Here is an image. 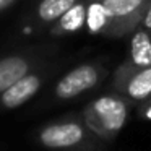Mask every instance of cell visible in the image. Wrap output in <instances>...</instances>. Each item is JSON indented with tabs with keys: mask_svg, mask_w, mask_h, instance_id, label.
<instances>
[{
	"mask_svg": "<svg viewBox=\"0 0 151 151\" xmlns=\"http://www.w3.org/2000/svg\"><path fill=\"white\" fill-rule=\"evenodd\" d=\"M111 91L125 96L133 106L151 98V67L128 72L115 70L111 78Z\"/></svg>",
	"mask_w": 151,
	"mask_h": 151,
	"instance_id": "cell-7",
	"label": "cell"
},
{
	"mask_svg": "<svg viewBox=\"0 0 151 151\" xmlns=\"http://www.w3.org/2000/svg\"><path fill=\"white\" fill-rule=\"evenodd\" d=\"M33 138L47 151H106L109 146L86 127L80 114H67L42 124Z\"/></svg>",
	"mask_w": 151,
	"mask_h": 151,
	"instance_id": "cell-1",
	"label": "cell"
},
{
	"mask_svg": "<svg viewBox=\"0 0 151 151\" xmlns=\"http://www.w3.org/2000/svg\"><path fill=\"white\" fill-rule=\"evenodd\" d=\"M78 0H39L29 17V24L34 29L50 28L67 10Z\"/></svg>",
	"mask_w": 151,
	"mask_h": 151,
	"instance_id": "cell-9",
	"label": "cell"
},
{
	"mask_svg": "<svg viewBox=\"0 0 151 151\" xmlns=\"http://www.w3.org/2000/svg\"><path fill=\"white\" fill-rule=\"evenodd\" d=\"M107 73L109 65L102 59L89 60L73 67L54 83L47 96L39 102L37 109H47L52 106L75 101L80 96L101 86V83L107 78Z\"/></svg>",
	"mask_w": 151,
	"mask_h": 151,
	"instance_id": "cell-3",
	"label": "cell"
},
{
	"mask_svg": "<svg viewBox=\"0 0 151 151\" xmlns=\"http://www.w3.org/2000/svg\"><path fill=\"white\" fill-rule=\"evenodd\" d=\"M50 60V55L46 50L39 49H24L12 52L0 59V93L10 88L20 78L33 72Z\"/></svg>",
	"mask_w": 151,
	"mask_h": 151,
	"instance_id": "cell-5",
	"label": "cell"
},
{
	"mask_svg": "<svg viewBox=\"0 0 151 151\" xmlns=\"http://www.w3.org/2000/svg\"><path fill=\"white\" fill-rule=\"evenodd\" d=\"M59 70V63L47 60L41 67L34 68L23 78H20L17 83L0 93V114L8 111L18 109L29 102L41 89L46 86V83L52 78Z\"/></svg>",
	"mask_w": 151,
	"mask_h": 151,
	"instance_id": "cell-4",
	"label": "cell"
},
{
	"mask_svg": "<svg viewBox=\"0 0 151 151\" xmlns=\"http://www.w3.org/2000/svg\"><path fill=\"white\" fill-rule=\"evenodd\" d=\"M132 106L133 104L125 96L111 91L89 101L81 109L80 115L85 120L86 127L99 140L112 145L124 130Z\"/></svg>",
	"mask_w": 151,
	"mask_h": 151,
	"instance_id": "cell-2",
	"label": "cell"
},
{
	"mask_svg": "<svg viewBox=\"0 0 151 151\" xmlns=\"http://www.w3.org/2000/svg\"><path fill=\"white\" fill-rule=\"evenodd\" d=\"M86 26V0H78L70 10H67L52 26L49 28L50 37L72 36Z\"/></svg>",
	"mask_w": 151,
	"mask_h": 151,
	"instance_id": "cell-10",
	"label": "cell"
},
{
	"mask_svg": "<svg viewBox=\"0 0 151 151\" xmlns=\"http://www.w3.org/2000/svg\"><path fill=\"white\" fill-rule=\"evenodd\" d=\"M146 67H151V33L141 24H138L130 33L127 57L115 70L128 72Z\"/></svg>",
	"mask_w": 151,
	"mask_h": 151,
	"instance_id": "cell-8",
	"label": "cell"
},
{
	"mask_svg": "<svg viewBox=\"0 0 151 151\" xmlns=\"http://www.w3.org/2000/svg\"><path fill=\"white\" fill-rule=\"evenodd\" d=\"M112 20L102 0H86V33L91 36H111Z\"/></svg>",
	"mask_w": 151,
	"mask_h": 151,
	"instance_id": "cell-11",
	"label": "cell"
},
{
	"mask_svg": "<svg viewBox=\"0 0 151 151\" xmlns=\"http://www.w3.org/2000/svg\"><path fill=\"white\" fill-rule=\"evenodd\" d=\"M102 4L112 20L109 37H122L140 24L151 0H102Z\"/></svg>",
	"mask_w": 151,
	"mask_h": 151,
	"instance_id": "cell-6",
	"label": "cell"
},
{
	"mask_svg": "<svg viewBox=\"0 0 151 151\" xmlns=\"http://www.w3.org/2000/svg\"><path fill=\"white\" fill-rule=\"evenodd\" d=\"M18 0H0V13H4V12L10 10L15 4H17Z\"/></svg>",
	"mask_w": 151,
	"mask_h": 151,
	"instance_id": "cell-14",
	"label": "cell"
},
{
	"mask_svg": "<svg viewBox=\"0 0 151 151\" xmlns=\"http://www.w3.org/2000/svg\"><path fill=\"white\" fill-rule=\"evenodd\" d=\"M140 24H141L143 28H146V29L151 33V4L148 5L146 12H145L143 18H141V21H140Z\"/></svg>",
	"mask_w": 151,
	"mask_h": 151,
	"instance_id": "cell-13",
	"label": "cell"
},
{
	"mask_svg": "<svg viewBox=\"0 0 151 151\" xmlns=\"http://www.w3.org/2000/svg\"><path fill=\"white\" fill-rule=\"evenodd\" d=\"M137 115L141 120L151 122V98H148L137 104Z\"/></svg>",
	"mask_w": 151,
	"mask_h": 151,
	"instance_id": "cell-12",
	"label": "cell"
}]
</instances>
